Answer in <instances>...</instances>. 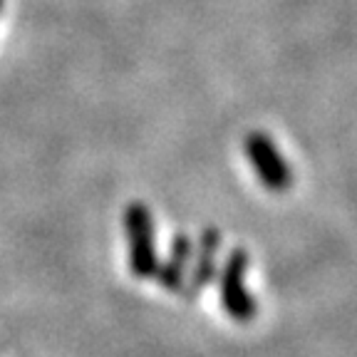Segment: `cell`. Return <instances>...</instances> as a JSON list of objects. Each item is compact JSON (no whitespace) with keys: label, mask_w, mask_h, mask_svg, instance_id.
Returning a JSON list of instances; mask_svg holds the SVG:
<instances>
[{"label":"cell","mask_w":357,"mask_h":357,"mask_svg":"<svg viewBox=\"0 0 357 357\" xmlns=\"http://www.w3.org/2000/svg\"><path fill=\"white\" fill-rule=\"evenodd\" d=\"M245 151H248V159H251L253 169L261 174L263 184L268 189H288L290 186V172L285 167L280 151L273 146V142L268 139L266 134H248V142H245Z\"/></svg>","instance_id":"cell-3"},{"label":"cell","mask_w":357,"mask_h":357,"mask_svg":"<svg viewBox=\"0 0 357 357\" xmlns=\"http://www.w3.org/2000/svg\"><path fill=\"white\" fill-rule=\"evenodd\" d=\"M124 226L129 236V268L137 278L156 275V251H154V223L144 204H129L124 211Z\"/></svg>","instance_id":"cell-1"},{"label":"cell","mask_w":357,"mask_h":357,"mask_svg":"<svg viewBox=\"0 0 357 357\" xmlns=\"http://www.w3.org/2000/svg\"><path fill=\"white\" fill-rule=\"evenodd\" d=\"M218 248H221V236L213 229L204 231V236H201V241H199V261H196L194 275H191L189 290H186L189 298H194L199 290H204V285L213 278V273H216Z\"/></svg>","instance_id":"cell-4"},{"label":"cell","mask_w":357,"mask_h":357,"mask_svg":"<svg viewBox=\"0 0 357 357\" xmlns=\"http://www.w3.org/2000/svg\"><path fill=\"white\" fill-rule=\"evenodd\" d=\"M189 256H191V243L184 234H178L174 238V245H172V256L169 261L164 263L156 275H159V283L164 285L167 290H178L181 283H184V273H186V266H189Z\"/></svg>","instance_id":"cell-5"},{"label":"cell","mask_w":357,"mask_h":357,"mask_svg":"<svg viewBox=\"0 0 357 357\" xmlns=\"http://www.w3.org/2000/svg\"><path fill=\"white\" fill-rule=\"evenodd\" d=\"M245 266H248L245 251H234L229 261H226V268H223V273H221L223 307L229 310L231 318L241 320V323L251 320L253 312H256V305H253L251 296H248V290H245V285H243Z\"/></svg>","instance_id":"cell-2"}]
</instances>
